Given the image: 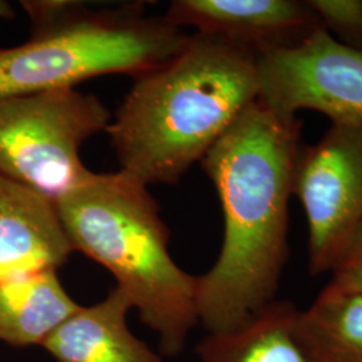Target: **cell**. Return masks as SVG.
Segmentation results:
<instances>
[{
    "label": "cell",
    "mask_w": 362,
    "mask_h": 362,
    "mask_svg": "<svg viewBox=\"0 0 362 362\" xmlns=\"http://www.w3.org/2000/svg\"><path fill=\"white\" fill-rule=\"evenodd\" d=\"M13 6H11L8 1H6V0H0V21H4V19H13Z\"/></svg>",
    "instance_id": "2e32d148"
},
{
    "label": "cell",
    "mask_w": 362,
    "mask_h": 362,
    "mask_svg": "<svg viewBox=\"0 0 362 362\" xmlns=\"http://www.w3.org/2000/svg\"><path fill=\"white\" fill-rule=\"evenodd\" d=\"M148 185L124 170L93 173L58 200L74 251L100 263L160 338L164 356L184 349L197 317V276L181 270L168 250V228Z\"/></svg>",
    "instance_id": "3957f363"
},
{
    "label": "cell",
    "mask_w": 362,
    "mask_h": 362,
    "mask_svg": "<svg viewBox=\"0 0 362 362\" xmlns=\"http://www.w3.org/2000/svg\"><path fill=\"white\" fill-rule=\"evenodd\" d=\"M164 19L255 58L297 47L324 28L309 0H175Z\"/></svg>",
    "instance_id": "ba28073f"
},
{
    "label": "cell",
    "mask_w": 362,
    "mask_h": 362,
    "mask_svg": "<svg viewBox=\"0 0 362 362\" xmlns=\"http://www.w3.org/2000/svg\"><path fill=\"white\" fill-rule=\"evenodd\" d=\"M73 252L57 204L0 175V282L58 272Z\"/></svg>",
    "instance_id": "9c48e42d"
},
{
    "label": "cell",
    "mask_w": 362,
    "mask_h": 362,
    "mask_svg": "<svg viewBox=\"0 0 362 362\" xmlns=\"http://www.w3.org/2000/svg\"><path fill=\"white\" fill-rule=\"evenodd\" d=\"M136 78L106 132L121 170L146 185L180 180L258 100L257 58L197 33Z\"/></svg>",
    "instance_id": "7a4b0ae2"
},
{
    "label": "cell",
    "mask_w": 362,
    "mask_h": 362,
    "mask_svg": "<svg viewBox=\"0 0 362 362\" xmlns=\"http://www.w3.org/2000/svg\"><path fill=\"white\" fill-rule=\"evenodd\" d=\"M293 194L308 219L311 274L333 272L362 226V127L332 125L303 146Z\"/></svg>",
    "instance_id": "8992f818"
},
{
    "label": "cell",
    "mask_w": 362,
    "mask_h": 362,
    "mask_svg": "<svg viewBox=\"0 0 362 362\" xmlns=\"http://www.w3.org/2000/svg\"><path fill=\"white\" fill-rule=\"evenodd\" d=\"M332 272L333 278L325 290L333 293L362 294V226Z\"/></svg>",
    "instance_id": "9a60e30c"
},
{
    "label": "cell",
    "mask_w": 362,
    "mask_h": 362,
    "mask_svg": "<svg viewBox=\"0 0 362 362\" xmlns=\"http://www.w3.org/2000/svg\"><path fill=\"white\" fill-rule=\"evenodd\" d=\"M291 334L309 362H362V294L322 290L296 310Z\"/></svg>",
    "instance_id": "7c38bea8"
},
{
    "label": "cell",
    "mask_w": 362,
    "mask_h": 362,
    "mask_svg": "<svg viewBox=\"0 0 362 362\" xmlns=\"http://www.w3.org/2000/svg\"><path fill=\"white\" fill-rule=\"evenodd\" d=\"M128 297L115 287L90 306H79L43 342L55 362H163L161 356L130 332Z\"/></svg>",
    "instance_id": "30bf717a"
},
{
    "label": "cell",
    "mask_w": 362,
    "mask_h": 362,
    "mask_svg": "<svg viewBox=\"0 0 362 362\" xmlns=\"http://www.w3.org/2000/svg\"><path fill=\"white\" fill-rule=\"evenodd\" d=\"M325 31L353 50L362 52V0H309Z\"/></svg>",
    "instance_id": "5bb4252c"
},
{
    "label": "cell",
    "mask_w": 362,
    "mask_h": 362,
    "mask_svg": "<svg viewBox=\"0 0 362 362\" xmlns=\"http://www.w3.org/2000/svg\"><path fill=\"white\" fill-rule=\"evenodd\" d=\"M302 124L255 101L200 161L219 194L224 236L197 276V317L208 333L245 324L274 302L288 257V202Z\"/></svg>",
    "instance_id": "6da1fadb"
},
{
    "label": "cell",
    "mask_w": 362,
    "mask_h": 362,
    "mask_svg": "<svg viewBox=\"0 0 362 362\" xmlns=\"http://www.w3.org/2000/svg\"><path fill=\"white\" fill-rule=\"evenodd\" d=\"M104 103L76 89L0 101V175L54 203L90 180L81 146L107 129Z\"/></svg>",
    "instance_id": "5b68a950"
},
{
    "label": "cell",
    "mask_w": 362,
    "mask_h": 362,
    "mask_svg": "<svg viewBox=\"0 0 362 362\" xmlns=\"http://www.w3.org/2000/svg\"><path fill=\"white\" fill-rule=\"evenodd\" d=\"M57 270L31 272L0 282V341L13 346H42L79 309Z\"/></svg>",
    "instance_id": "8fae6325"
},
{
    "label": "cell",
    "mask_w": 362,
    "mask_h": 362,
    "mask_svg": "<svg viewBox=\"0 0 362 362\" xmlns=\"http://www.w3.org/2000/svg\"><path fill=\"white\" fill-rule=\"evenodd\" d=\"M34 23L25 43L0 49V101L76 89L107 74L141 76L189 35L136 7L91 11L76 1H22Z\"/></svg>",
    "instance_id": "277c9868"
},
{
    "label": "cell",
    "mask_w": 362,
    "mask_h": 362,
    "mask_svg": "<svg viewBox=\"0 0 362 362\" xmlns=\"http://www.w3.org/2000/svg\"><path fill=\"white\" fill-rule=\"evenodd\" d=\"M258 101L284 116L310 109L333 125L362 127V52L324 28L297 47L257 58Z\"/></svg>",
    "instance_id": "52a82bcc"
},
{
    "label": "cell",
    "mask_w": 362,
    "mask_h": 362,
    "mask_svg": "<svg viewBox=\"0 0 362 362\" xmlns=\"http://www.w3.org/2000/svg\"><path fill=\"white\" fill-rule=\"evenodd\" d=\"M296 308L274 300L245 324L208 333L196 346L199 362H309L291 334Z\"/></svg>",
    "instance_id": "4fadbf2b"
}]
</instances>
